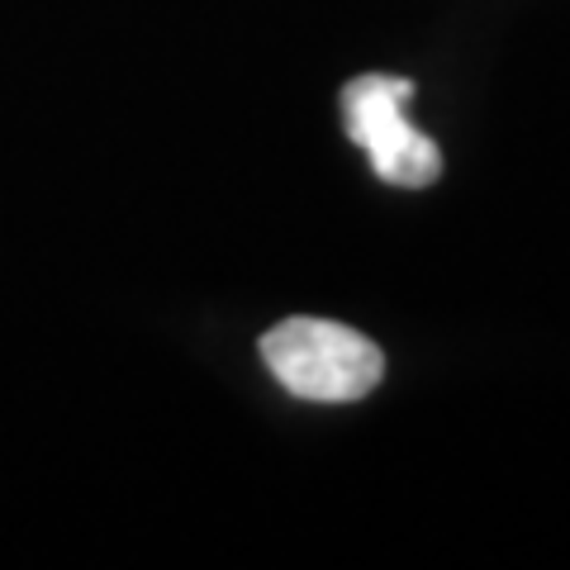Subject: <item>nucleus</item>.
Here are the masks:
<instances>
[{
    "instance_id": "nucleus-1",
    "label": "nucleus",
    "mask_w": 570,
    "mask_h": 570,
    "mask_svg": "<svg viewBox=\"0 0 570 570\" xmlns=\"http://www.w3.org/2000/svg\"><path fill=\"white\" fill-rule=\"evenodd\" d=\"M262 362L295 400L309 404L366 400L385 376V352L333 318H285L262 337Z\"/></svg>"
},
{
    "instance_id": "nucleus-2",
    "label": "nucleus",
    "mask_w": 570,
    "mask_h": 570,
    "mask_svg": "<svg viewBox=\"0 0 570 570\" xmlns=\"http://www.w3.org/2000/svg\"><path fill=\"white\" fill-rule=\"evenodd\" d=\"M409 100H414L409 77H356L343 86V119L347 138L366 148L371 171L385 186L423 190L442 176V148L404 119Z\"/></svg>"
}]
</instances>
